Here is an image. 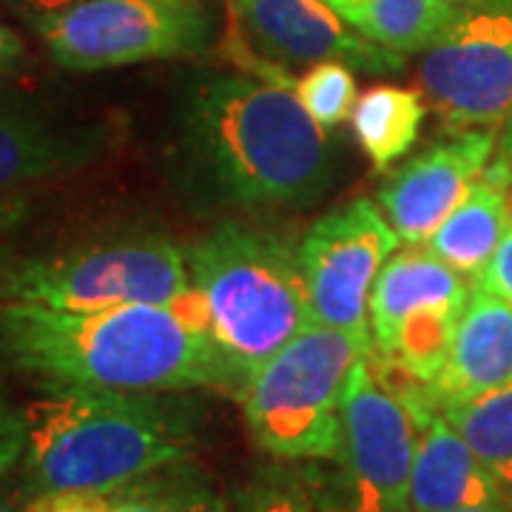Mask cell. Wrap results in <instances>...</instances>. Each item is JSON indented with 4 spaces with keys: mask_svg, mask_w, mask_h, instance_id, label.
<instances>
[{
    "mask_svg": "<svg viewBox=\"0 0 512 512\" xmlns=\"http://www.w3.org/2000/svg\"><path fill=\"white\" fill-rule=\"evenodd\" d=\"M0 356L49 387L134 393L222 387L239 393L194 285L171 305L103 311L0 302Z\"/></svg>",
    "mask_w": 512,
    "mask_h": 512,
    "instance_id": "obj_1",
    "label": "cell"
},
{
    "mask_svg": "<svg viewBox=\"0 0 512 512\" xmlns=\"http://www.w3.org/2000/svg\"><path fill=\"white\" fill-rule=\"evenodd\" d=\"M177 146L191 185L242 208L316 200L330 180L325 128L291 86L208 72L180 100Z\"/></svg>",
    "mask_w": 512,
    "mask_h": 512,
    "instance_id": "obj_2",
    "label": "cell"
},
{
    "mask_svg": "<svg viewBox=\"0 0 512 512\" xmlns=\"http://www.w3.org/2000/svg\"><path fill=\"white\" fill-rule=\"evenodd\" d=\"M29 493H111L200 450L202 410L180 393L52 387L26 410Z\"/></svg>",
    "mask_w": 512,
    "mask_h": 512,
    "instance_id": "obj_3",
    "label": "cell"
},
{
    "mask_svg": "<svg viewBox=\"0 0 512 512\" xmlns=\"http://www.w3.org/2000/svg\"><path fill=\"white\" fill-rule=\"evenodd\" d=\"M185 262L239 390L256 367L313 325L299 248L274 231L222 222L185 251Z\"/></svg>",
    "mask_w": 512,
    "mask_h": 512,
    "instance_id": "obj_4",
    "label": "cell"
},
{
    "mask_svg": "<svg viewBox=\"0 0 512 512\" xmlns=\"http://www.w3.org/2000/svg\"><path fill=\"white\" fill-rule=\"evenodd\" d=\"M370 333L313 322L251 373L239 390L254 444L282 461H325L342 439V404Z\"/></svg>",
    "mask_w": 512,
    "mask_h": 512,
    "instance_id": "obj_5",
    "label": "cell"
},
{
    "mask_svg": "<svg viewBox=\"0 0 512 512\" xmlns=\"http://www.w3.org/2000/svg\"><path fill=\"white\" fill-rule=\"evenodd\" d=\"M416 441L413 404L370 350L350 376L336 456L302 470L316 512H410Z\"/></svg>",
    "mask_w": 512,
    "mask_h": 512,
    "instance_id": "obj_6",
    "label": "cell"
},
{
    "mask_svg": "<svg viewBox=\"0 0 512 512\" xmlns=\"http://www.w3.org/2000/svg\"><path fill=\"white\" fill-rule=\"evenodd\" d=\"M188 291L185 251L163 237L86 242L63 254L23 259L0 274V302L52 311L171 305Z\"/></svg>",
    "mask_w": 512,
    "mask_h": 512,
    "instance_id": "obj_7",
    "label": "cell"
},
{
    "mask_svg": "<svg viewBox=\"0 0 512 512\" xmlns=\"http://www.w3.org/2000/svg\"><path fill=\"white\" fill-rule=\"evenodd\" d=\"M29 23L69 72L194 57L214 40L205 0H74L66 9L29 15Z\"/></svg>",
    "mask_w": 512,
    "mask_h": 512,
    "instance_id": "obj_8",
    "label": "cell"
},
{
    "mask_svg": "<svg viewBox=\"0 0 512 512\" xmlns=\"http://www.w3.org/2000/svg\"><path fill=\"white\" fill-rule=\"evenodd\" d=\"M464 276L427 245H404L384 262L370 293L373 359L399 387H427L439 376L461 313Z\"/></svg>",
    "mask_w": 512,
    "mask_h": 512,
    "instance_id": "obj_9",
    "label": "cell"
},
{
    "mask_svg": "<svg viewBox=\"0 0 512 512\" xmlns=\"http://www.w3.org/2000/svg\"><path fill=\"white\" fill-rule=\"evenodd\" d=\"M225 52L245 74L296 86V74L339 60L370 74L399 72L404 57L353 32L325 0H231Z\"/></svg>",
    "mask_w": 512,
    "mask_h": 512,
    "instance_id": "obj_10",
    "label": "cell"
},
{
    "mask_svg": "<svg viewBox=\"0 0 512 512\" xmlns=\"http://www.w3.org/2000/svg\"><path fill=\"white\" fill-rule=\"evenodd\" d=\"M419 83L453 131L495 128L512 117V0L458 6L453 23L424 49Z\"/></svg>",
    "mask_w": 512,
    "mask_h": 512,
    "instance_id": "obj_11",
    "label": "cell"
},
{
    "mask_svg": "<svg viewBox=\"0 0 512 512\" xmlns=\"http://www.w3.org/2000/svg\"><path fill=\"white\" fill-rule=\"evenodd\" d=\"M399 237L379 202L359 197L313 222L299 242V265L313 322L370 333V293Z\"/></svg>",
    "mask_w": 512,
    "mask_h": 512,
    "instance_id": "obj_12",
    "label": "cell"
},
{
    "mask_svg": "<svg viewBox=\"0 0 512 512\" xmlns=\"http://www.w3.org/2000/svg\"><path fill=\"white\" fill-rule=\"evenodd\" d=\"M493 151V128H467L393 171L376 202L399 242L424 245L490 165Z\"/></svg>",
    "mask_w": 512,
    "mask_h": 512,
    "instance_id": "obj_13",
    "label": "cell"
},
{
    "mask_svg": "<svg viewBox=\"0 0 512 512\" xmlns=\"http://www.w3.org/2000/svg\"><path fill=\"white\" fill-rule=\"evenodd\" d=\"M419 421L410 476V512H439L484 504H510L450 419L424 396H407Z\"/></svg>",
    "mask_w": 512,
    "mask_h": 512,
    "instance_id": "obj_14",
    "label": "cell"
},
{
    "mask_svg": "<svg viewBox=\"0 0 512 512\" xmlns=\"http://www.w3.org/2000/svg\"><path fill=\"white\" fill-rule=\"evenodd\" d=\"M507 382H512V302L476 282L444 367L424 387V396L441 410Z\"/></svg>",
    "mask_w": 512,
    "mask_h": 512,
    "instance_id": "obj_15",
    "label": "cell"
},
{
    "mask_svg": "<svg viewBox=\"0 0 512 512\" xmlns=\"http://www.w3.org/2000/svg\"><path fill=\"white\" fill-rule=\"evenodd\" d=\"M109 134L92 123H63L23 111H0V200L94 163Z\"/></svg>",
    "mask_w": 512,
    "mask_h": 512,
    "instance_id": "obj_16",
    "label": "cell"
},
{
    "mask_svg": "<svg viewBox=\"0 0 512 512\" xmlns=\"http://www.w3.org/2000/svg\"><path fill=\"white\" fill-rule=\"evenodd\" d=\"M512 214V165L507 154L481 171L453 214L424 242L461 276L478 279L490 265Z\"/></svg>",
    "mask_w": 512,
    "mask_h": 512,
    "instance_id": "obj_17",
    "label": "cell"
},
{
    "mask_svg": "<svg viewBox=\"0 0 512 512\" xmlns=\"http://www.w3.org/2000/svg\"><path fill=\"white\" fill-rule=\"evenodd\" d=\"M353 32L396 55H419L453 23L447 0H325Z\"/></svg>",
    "mask_w": 512,
    "mask_h": 512,
    "instance_id": "obj_18",
    "label": "cell"
},
{
    "mask_svg": "<svg viewBox=\"0 0 512 512\" xmlns=\"http://www.w3.org/2000/svg\"><path fill=\"white\" fill-rule=\"evenodd\" d=\"M427 117L424 97L404 86H373L367 89L350 114L356 143L362 146L373 168H390L419 140L421 123Z\"/></svg>",
    "mask_w": 512,
    "mask_h": 512,
    "instance_id": "obj_19",
    "label": "cell"
},
{
    "mask_svg": "<svg viewBox=\"0 0 512 512\" xmlns=\"http://www.w3.org/2000/svg\"><path fill=\"white\" fill-rule=\"evenodd\" d=\"M512 504V382L441 407Z\"/></svg>",
    "mask_w": 512,
    "mask_h": 512,
    "instance_id": "obj_20",
    "label": "cell"
},
{
    "mask_svg": "<svg viewBox=\"0 0 512 512\" xmlns=\"http://www.w3.org/2000/svg\"><path fill=\"white\" fill-rule=\"evenodd\" d=\"M111 512H231L217 484L191 461H177L109 493Z\"/></svg>",
    "mask_w": 512,
    "mask_h": 512,
    "instance_id": "obj_21",
    "label": "cell"
},
{
    "mask_svg": "<svg viewBox=\"0 0 512 512\" xmlns=\"http://www.w3.org/2000/svg\"><path fill=\"white\" fill-rule=\"evenodd\" d=\"M293 92L299 97V103L305 106V111L325 131L339 126L342 120H348L356 100H359L353 69L348 63H339V60L316 63L308 72L299 74Z\"/></svg>",
    "mask_w": 512,
    "mask_h": 512,
    "instance_id": "obj_22",
    "label": "cell"
},
{
    "mask_svg": "<svg viewBox=\"0 0 512 512\" xmlns=\"http://www.w3.org/2000/svg\"><path fill=\"white\" fill-rule=\"evenodd\" d=\"M231 512H316V501L302 470L268 464L234 493Z\"/></svg>",
    "mask_w": 512,
    "mask_h": 512,
    "instance_id": "obj_23",
    "label": "cell"
},
{
    "mask_svg": "<svg viewBox=\"0 0 512 512\" xmlns=\"http://www.w3.org/2000/svg\"><path fill=\"white\" fill-rule=\"evenodd\" d=\"M26 450V413L0 396V476H6Z\"/></svg>",
    "mask_w": 512,
    "mask_h": 512,
    "instance_id": "obj_24",
    "label": "cell"
},
{
    "mask_svg": "<svg viewBox=\"0 0 512 512\" xmlns=\"http://www.w3.org/2000/svg\"><path fill=\"white\" fill-rule=\"evenodd\" d=\"M23 512H111L109 493H94V490L40 493Z\"/></svg>",
    "mask_w": 512,
    "mask_h": 512,
    "instance_id": "obj_25",
    "label": "cell"
},
{
    "mask_svg": "<svg viewBox=\"0 0 512 512\" xmlns=\"http://www.w3.org/2000/svg\"><path fill=\"white\" fill-rule=\"evenodd\" d=\"M478 285H484V288H490L493 293L512 302V214L510 225H507L504 237L498 242L490 265L484 268V274L478 276Z\"/></svg>",
    "mask_w": 512,
    "mask_h": 512,
    "instance_id": "obj_26",
    "label": "cell"
},
{
    "mask_svg": "<svg viewBox=\"0 0 512 512\" xmlns=\"http://www.w3.org/2000/svg\"><path fill=\"white\" fill-rule=\"evenodd\" d=\"M23 40H20L6 23H0V74H9L23 63Z\"/></svg>",
    "mask_w": 512,
    "mask_h": 512,
    "instance_id": "obj_27",
    "label": "cell"
},
{
    "mask_svg": "<svg viewBox=\"0 0 512 512\" xmlns=\"http://www.w3.org/2000/svg\"><path fill=\"white\" fill-rule=\"evenodd\" d=\"M9 3H18V6H23L29 15H43V12L66 9V6H72L74 0H9Z\"/></svg>",
    "mask_w": 512,
    "mask_h": 512,
    "instance_id": "obj_28",
    "label": "cell"
},
{
    "mask_svg": "<svg viewBox=\"0 0 512 512\" xmlns=\"http://www.w3.org/2000/svg\"><path fill=\"white\" fill-rule=\"evenodd\" d=\"M439 512H512V504H484V507H458V510Z\"/></svg>",
    "mask_w": 512,
    "mask_h": 512,
    "instance_id": "obj_29",
    "label": "cell"
},
{
    "mask_svg": "<svg viewBox=\"0 0 512 512\" xmlns=\"http://www.w3.org/2000/svg\"><path fill=\"white\" fill-rule=\"evenodd\" d=\"M504 154L510 157V165H512V117H510V126H507V143H504Z\"/></svg>",
    "mask_w": 512,
    "mask_h": 512,
    "instance_id": "obj_30",
    "label": "cell"
},
{
    "mask_svg": "<svg viewBox=\"0 0 512 512\" xmlns=\"http://www.w3.org/2000/svg\"><path fill=\"white\" fill-rule=\"evenodd\" d=\"M0 512H18L15 510V504H12V501H9L3 493H0Z\"/></svg>",
    "mask_w": 512,
    "mask_h": 512,
    "instance_id": "obj_31",
    "label": "cell"
},
{
    "mask_svg": "<svg viewBox=\"0 0 512 512\" xmlns=\"http://www.w3.org/2000/svg\"><path fill=\"white\" fill-rule=\"evenodd\" d=\"M447 3H453V6H473V3H481V0H447Z\"/></svg>",
    "mask_w": 512,
    "mask_h": 512,
    "instance_id": "obj_32",
    "label": "cell"
},
{
    "mask_svg": "<svg viewBox=\"0 0 512 512\" xmlns=\"http://www.w3.org/2000/svg\"><path fill=\"white\" fill-rule=\"evenodd\" d=\"M3 271H6V251L0 248V274H3Z\"/></svg>",
    "mask_w": 512,
    "mask_h": 512,
    "instance_id": "obj_33",
    "label": "cell"
}]
</instances>
